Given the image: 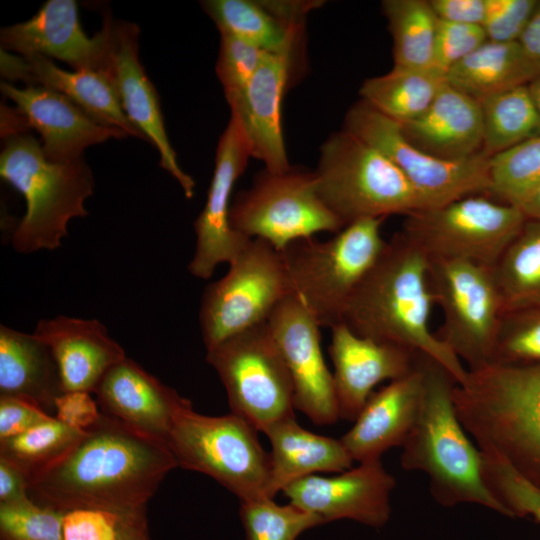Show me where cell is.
<instances>
[{"label":"cell","mask_w":540,"mask_h":540,"mask_svg":"<svg viewBox=\"0 0 540 540\" xmlns=\"http://www.w3.org/2000/svg\"><path fill=\"white\" fill-rule=\"evenodd\" d=\"M290 294L281 253L264 240L252 239L228 272L204 290L199 321L206 351L266 322Z\"/></svg>","instance_id":"cell-12"},{"label":"cell","mask_w":540,"mask_h":540,"mask_svg":"<svg viewBox=\"0 0 540 540\" xmlns=\"http://www.w3.org/2000/svg\"><path fill=\"white\" fill-rule=\"evenodd\" d=\"M537 4V0H485L482 27L487 40L518 42Z\"/></svg>","instance_id":"cell-43"},{"label":"cell","mask_w":540,"mask_h":540,"mask_svg":"<svg viewBox=\"0 0 540 540\" xmlns=\"http://www.w3.org/2000/svg\"><path fill=\"white\" fill-rule=\"evenodd\" d=\"M84 434L55 417L21 434L0 440V458L30 478L59 459Z\"/></svg>","instance_id":"cell-36"},{"label":"cell","mask_w":540,"mask_h":540,"mask_svg":"<svg viewBox=\"0 0 540 540\" xmlns=\"http://www.w3.org/2000/svg\"><path fill=\"white\" fill-rule=\"evenodd\" d=\"M266 53L241 39L220 34L216 74L227 102L239 96L245 89Z\"/></svg>","instance_id":"cell-41"},{"label":"cell","mask_w":540,"mask_h":540,"mask_svg":"<svg viewBox=\"0 0 540 540\" xmlns=\"http://www.w3.org/2000/svg\"><path fill=\"white\" fill-rule=\"evenodd\" d=\"M29 478L14 464L0 458V503L29 500Z\"/></svg>","instance_id":"cell-49"},{"label":"cell","mask_w":540,"mask_h":540,"mask_svg":"<svg viewBox=\"0 0 540 540\" xmlns=\"http://www.w3.org/2000/svg\"><path fill=\"white\" fill-rule=\"evenodd\" d=\"M518 43L529 62L540 75V1H538Z\"/></svg>","instance_id":"cell-50"},{"label":"cell","mask_w":540,"mask_h":540,"mask_svg":"<svg viewBox=\"0 0 540 540\" xmlns=\"http://www.w3.org/2000/svg\"><path fill=\"white\" fill-rule=\"evenodd\" d=\"M492 271L505 313L540 307V221L526 219Z\"/></svg>","instance_id":"cell-33"},{"label":"cell","mask_w":540,"mask_h":540,"mask_svg":"<svg viewBox=\"0 0 540 540\" xmlns=\"http://www.w3.org/2000/svg\"><path fill=\"white\" fill-rule=\"evenodd\" d=\"M63 389L49 347L33 333L0 326V396L25 399L55 417Z\"/></svg>","instance_id":"cell-30"},{"label":"cell","mask_w":540,"mask_h":540,"mask_svg":"<svg viewBox=\"0 0 540 540\" xmlns=\"http://www.w3.org/2000/svg\"><path fill=\"white\" fill-rule=\"evenodd\" d=\"M319 4V1L206 0L202 7L220 34L296 60L305 16Z\"/></svg>","instance_id":"cell-27"},{"label":"cell","mask_w":540,"mask_h":540,"mask_svg":"<svg viewBox=\"0 0 540 540\" xmlns=\"http://www.w3.org/2000/svg\"><path fill=\"white\" fill-rule=\"evenodd\" d=\"M1 47L20 56L55 58L73 70H93L105 74L108 32L89 37L82 29L74 0H49L29 20L5 27L0 32Z\"/></svg>","instance_id":"cell-19"},{"label":"cell","mask_w":540,"mask_h":540,"mask_svg":"<svg viewBox=\"0 0 540 540\" xmlns=\"http://www.w3.org/2000/svg\"><path fill=\"white\" fill-rule=\"evenodd\" d=\"M330 329L328 352L334 366L340 419L354 422L373 388L410 373L416 367L418 354L357 335L343 323Z\"/></svg>","instance_id":"cell-21"},{"label":"cell","mask_w":540,"mask_h":540,"mask_svg":"<svg viewBox=\"0 0 540 540\" xmlns=\"http://www.w3.org/2000/svg\"><path fill=\"white\" fill-rule=\"evenodd\" d=\"M90 394L84 391L62 393L55 401V418L83 431L93 426L100 419L101 411Z\"/></svg>","instance_id":"cell-47"},{"label":"cell","mask_w":540,"mask_h":540,"mask_svg":"<svg viewBox=\"0 0 540 540\" xmlns=\"http://www.w3.org/2000/svg\"><path fill=\"white\" fill-rule=\"evenodd\" d=\"M101 413L166 443L176 414L191 402L126 357L94 391Z\"/></svg>","instance_id":"cell-22"},{"label":"cell","mask_w":540,"mask_h":540,"mask_svg":"<svg viewBox=\"0 0 540 540\" xmlns=\"http://www.w3.org/2000/svg\"><path fill=\"white\" fill-rule=\"evenodd\" d=\"M52 418L25 399L0 396V440L21 434Z\"/></svg>","instance_id":"cell-45"},{"label":"cell","mask_w":540,"mask_h":540,"mask_svg":"<svg viewBox=\"0 0 540 540\" xmlns=\"http://www.w3.org/2000/svg\"><path fill=\"white\" fill-rule=\"evenodd\" d=\"M526 219L520 208L479 194L414 211L405 216L399 233L429 261L493 268Z\"/></svg>","instance_id":"cell-9"},{"label":"cell","mask_w":540,"mask_h":540,"mask_svg":"<svg viewBox=\"0 0 540 540\" xmlns=\"http://www.w3.org/2000/svg\"><path fill=\"white\" fill-rule=\"evenodd\" d=\"M64 513L31 499L0 503L1 534L6 540H63Z\"/></svg>","instance_id":"cell-40"},{"label":"cell","mask_w":540,"mask_h":540,"mask_svg":"<svg viewBox=\"0 0 540 540\" xmlns=\"http://www.w3.org/2000/svg\"><path fill=\"white\" fill-rule=\"evenodd\" d=\"M435 305L442 314L436 335L467 365L480 369L493 362L504 304L492 268L462 260L429 261Z\"/></svg>","instance_id":"cell-11"},{"label":"cell","mask_w":540,"mask_h":540,"mask_svg":"<svg viewBox=\"0 0 540 540\" xmlns=\"http://www.w3.org/2000/svg\"><path fill=\"white\" fill-rule=\"evenodd\" d=\"M540 76L518 42L487 40L452 67L446 82L478 103L508 89L528 85Z\"/></svg>","instance_id":"cell-31"},{"label":"cell","mask_w":540,"mask_h":540,"mask_svg":"<svg viewBox=\"0 0 540 540\" xmlns=\"http://www.w3.org/2000/svg\"><path fill=\"white\" fill-rule=\"evenodd\" d=\"M230 223L243 236L264 240L279 252L298 239L345 227L319 197L314 172L293 168L257 175L234 199Z\"/></svg>","instance_id":"cell-13"},{"label":"cell","mask_w":540,"mask_h":540,"mask_svg":"<svg viewBox=\"0 0 540 540\" xmlns=\"http://www.w3.org/2000/svg\"><path fill=\"white\" fill-rule=\"evenodd\" d=\"M226 390L230 412L265 433L295 417L289 371L267 321L206 351Z\"/></svg>","instance_id":"cell-10"},{"label":"cell","mask_w":540,"mask_h":540,"mask_svg":"<svg viewBox=\"0 0 540 540\" xmlns=\"http://www.w3.org/2000/svg\"><path fill=\"white\" fill-rule=\"evenodd\" d=\"M492 363L540 364V307L504 314Z\"/></svg>","instance_id":"cell-39"},{"label":"cell","mask_w":540,"mask_h":540,"mask_svg":"<svg viewBox=\"0 0 540 540\" xmlns=\"http://www.w3.org/2000/svg\"><path fill=\"white\" fill-rule=\"evenodd\" d=\"M499 495L514 517L531 516L540 523V486L514 471L502 480Z\"/></svg>","instance_id":"cell-46"},{"label":"cell","mask_w":540,"mask_h":540,"mask_svg":"<svg viewBox=\"0 0 540 540\" xmlns=\"http://www.w3.org/2000/svg\"><path fill=\"white\" fill-rule=\"evenodd\" d=\"M33 334L49 347L63 392L94 393L106 372L126 358L122 346L97 319L64 315L41 319Z\"/></svg>","instance_id":"cell-23"},{"label":"cell","mask_w":540,"mask_h":540,"mask_svg":"<svg viewBox=\"0 0 540 540\" xmlns=\"http://www.w3.org/2000/svg\"><path fill=\"white\" fill-rule=\"evenodd\" d=\"M489 192L519 208L540 184V134L489 157Z\"/></svg>","instance_id":"cell-37"},{"label":"cell","mask_w":540,"mask_h":540,"mask_svg":"<svg viewBox=\"0 0 540 540\" xmlns=\"http://www.w3.org/2000/svg\"><path fill=\"white\" fill-rule=\"evenodd\" d=\"M343 129L376 148L403 173L422 209L489 192V156L484 151L458 161L434 157L409 142L399 124L362 100L349 108Z\"/></svg>","instance_id":"cell-14"},{"label":"cell","mask_w":540,"mask_h":540,"mask_svg":"<svg viewBox=\"0 0 540 540\" xmlns=\"http://www.w3.org/2000/svg\"><path fill=\"white\" fill-rule=\"evenodd\" d=\"M445 84V75L436 70L394 65L388 73L366 79L359 93L362 101L403 125L423 114Z\"/></svg>","instance_id":"cell-32"},{"label":"cell","mask_w":540,"mask_h":540,"mask_svg":"<svg viewBox=\"0 0 540 540\" xmlns=\"http://www.w3.org/2000/svg\"><path fill=\"white\" fill-rule=\"evenodd\" d=\"M120 518L98 509L67 511L63 516V540H117Z\"/></svg>","instance_id":"cell-44"},{"label":"cell","mask_w":540,"mask_h":540,"mask_svg":"<svg viewBox=\"0 0 540 540\" xmlns=\"http://www.w3.org/2000/svg\"><path fill=\"white\" fill-rule=\"evenodd\" d=\"M487 41L482 26L446 22L438 19L434 69L446 73Z\"/></svg>","instance_id":"cell-42"},{"label":"cell","mask_w":540,"mask_h":540,"mask_svg":"<svg viewBox=\"0 0 540 540\" xmlns=\"http://www.w3.org/2000/svg\"><path fill=\"white\" fill-rule=\"evenodd\" d=\"M1 74L10 81L54 90L100 123L117 128L127 136L146 140L126 116L112 83L102 72L67 71L44 56L23 57L1 50Z\"/></svg>","instance_id":"cell-26"},{"label":"cell","mask_w":540,"mask_h":540,"mask_svg":"<svg viewBox=\"0 0 540 540\" xmlns=\"http://www.w3.org/2000/svg\"><path fill=\"white\" fill-rule=\"evenodd\" d=\"M108 32L105 75L112 83L123 111L130 122L158 150L160 165L181 186L186 198H192L195 181L178 164L164 124L156 89L139 59V27L131 22L103 20Z\"/></svg>","instance_id":"cell-17"},{"label":"cell","mask_w":540,"mask_h":540,"mask_svg":"<svg viewBox=\"0 0 540 540\" xmlns=\"http://www.w3.org/2000/svg\"><path fill=\"white\" fill-rule=\"evenodd\" d=\"M250 157L251 146L243 122L231 112L218 142L204 208L194 222L196 244L188 270L196 278L211 277L219 264L233 262L252 240L235 231L230 223L233 187Z\"/></svg>","instance_id":"cell-16"},{"label":"cell","mask_w":540,"mask_h":540,"mask_svg":"<svg viewBox=\"0 0 540 540\" xmlns=\"http://www.w3.org/2000/svg\"><path fill=\"white\" fill-rule=\"evenodd\" d=\"M395 485V478L381 460H374L337 476L305 477L282 493L290 503L318 516L323 523L349 519L378 528L390 518Z\"/></svg>","instance_id":"cell-18"},{"label":"cell","mask_w":540,"mask_h":540,"mask_svg":"<svg viewBox=\"0 0 540 540\" xmlns=\"http://www.w3.org/2000/svg\"><path fill=\"white\" fill-rule=\"evenodd\" d=\"M176 467L165 442L101 413L59 459L30 478L29 497L62 512L98 509L122 518L145 510Z\"/></svg>","instance_id":"cell-1"},{"label":"cell","mask_w":540,"mask_h":540,"mask_svg":"<svg viewBox=\"0 0 540 540\" xmlns=\"http://www.w3.org/2000/svg\"><path fill=\"white\" fill-rule=\"evenodd\" d=\"M257 433L231 412L208 416L189 404L176 414L166 444L178 467L208 475L243 501L268 497L270 454Z\"/></svg>","instance_id":"cell-8"},{"label":"cell","mask_w":540,"mask_h":540,"mask_svg":"<svg viewBox=\"0 0 540 540\" xmlns=\"http://www.w3.org/2000/svg\"><path fill=\"white\" fill-rule=\"evenodd\" d=\"M314 175L319 197L344 226L422 209L403 173L380 151L345 129L332 133L323 143Z\"/></svg>","instance_id":"cell-7"},{"label":"cell","mask_w":540,"mask_h":540,"mask_svg":"<svg viewBox=\"0 0 540 540\" xmlns=\"http://www.w3.org/2000/svg\"><path fill=\"white\" fill-rule=\"evenodd\" d=\"M384 218H364L320 241L298 239L280 251L291 294L314 314L321 327L341 322L348 300L380 257L386 240Z\"/></svg>","instance_id":"cell-6"},{"label":"cell","mask_w":540,"mask_h":540,"mask_svg":"<svg viewBox=\"0 0 540 540\" xmlns=\"http://www.w3.org/2000/svg\"><path fill=\"white\" fill-rule=\"evenodd\" d=\"M434 305L429 259L397 232L348 300L340 323L357 335L426 355L463 383L467 368L430 329Z\"/></svg>","instance_id":"cell-2"},{"label":"cell","mask_w":540,"mask_h":540,"mask_svg":"<svg viewBox=\"0 0 540 540\" xmlns=\"http://www.w3.org/2000/svg\"><path fill=\"white\" fill-rule=\"evenodd\" d=\"M423 386L413 427L400 462L407 471L424 472L434 499L443 506L482 505L509 516L488 489L482 473V454L467 436L453 402L457 384L434 359L419 354Z\"/></svg>","instance_id":"cell-3"},{"label":"cell","mask_w":540,"mask_h":540,"mask_svg":"<svg viewBox=\"0 0 540 540\" xmlns=\"http://www.w3.org/2000/svg\"><path fill=\"white\" fill-rule=\"evenodd\" d=\"M0 175L26 201V212L11 237L18 253L59 248L69 221L88 214L85 202L94 192V179L83 157L50 161L32 135L15 133L5 138Z\"/></svg>","instance_id":"cell-5"},{"label":"cell","mask_w":540,"mask_h":540,"mask_svg":"<svg viewBox=\"0 0 540 540\" xmlns=\"http://www.w3.org/2000/svg\"><path fill=\"white\" fill-rule=\"evenodd\" d=\"M527 219L540 221V184L519 206Z\"/></svg>","instance_id":"cell-52"},{"label":"cell","mask_w":540,"mask_h":540,"mask_svg":"<svg viewBox=\"0 0 540 540\" xmlns=\"http://www.w3.org/2000/svg\"><path fill=\"white\" fill-rule=\"evenodd\" d=\"M439 20L482 26L485 0H429Z\"/></svg>","instance_id":"cell-48"},{"label":"cell","mask_w":540,"mask_h":540,"mask_svg":"<svg viewBox=\"0 0 540 540\" xmlns=\"http://www.w3.org/2000/svg\"><path fill=\"white\" fill-rule=\"evenodd\" d=\"M480 106L483 151L489 157L540 134V113L528 85L495 94Z\"/></svg>","instance_id":"cell-35"},{"label":"cell","mask_w":540,"mask_h":540,"mask_svg":"<svg viewBox=\"0 0 540 540\" xmlns=\"http://www.w3.org/2000/svg\"><path fill=\"white\" fill-rule=\"evenodd\" d=\"M271 444L267 496L273 498L290 484L317 473H342L354 460L341 439L310 432L295 417L277 422L264 433Z\"/></svg>","instance_id":"cell-29"},{"label":"cell","mask_w":540,"mask_h":540,"mask_svg":"<svg viewBox=\"0 0 540 540\" xmlns=\"http://www.w3.org/2000/svg\"><path fill=\"white\" fill-rule=\"evenodd\" d=\"M144 511L120 518L117 540H147Z\"/></svg>","instance_id":"cell-51"},{"label":"cell","mask_w":540,"mask_h":540,"mask_svg":"<svg viewBox=\"0 0 540 540\" xmlns=\"http://www.w3.org/2000/svg\"><path fill=\"white\" fill-rule=\"evenodd\" d=\"M528 89L535 106L540 113V76L536 77L528 84Z\"/></svg>","instance_id":"cell-53"},{"label":"cell","mask_w":540,"mask_h":540,"mask_svg":"<svg viewBox=\"0 0 540 540\" xmlns=\"http://www.w3.org/2000/svg\"><path fill=\"white\" fill-rule=\"evenodd\" d=\"M422 386L417 356L410 373L370 395L353 426L340 438L354 461L381 460L389 449L403 446L417 417Z\"/></svg>","instance_id":"cell-25"},{"label":"cell","mask_w":540,"mask_h":540,"mask_svg":"<svg viewBox=\"0 0 540 540\" xmlns=\"http://www.w3.org/2000/svg\"><path fill=\"white\" fill-rule=\"evenodd\" d=\"M382 10L393 39L394 65L435 70L434 49L438 18L430 2L385 0L382 2Z\"/></svg>","instance_id":"cell-34"},{"label":"cell","mask_w":540,"mask_h":540,"mask_svg":"<svg viewBox=\"0 0 540 540\" xmlns=\"http://www.w3.org/2000/svg\"><path fill=\"white\" fill-rule=\"evenodd\" d=\"M239 515L246 540H298L305 531L324 524L313 513L269 497L240 501Z\"/></svg>","instance_id":"cell-38"},{"label":"cell","mask_w":540,"mask_h":540,"mask_svg":"<svg viewBox=\"0 0 540 540\" xmlns=\"http://www.w3.org/2000/svg\"><path fill=\"white\" fill-rule=\"evenodd\" d=\"M453 402L481 451L499 455L540 486V364L468 370Z\"/></svg>","instance_id":"cell-4"},{"label":"cell","mask_w":540,"mask_h":540,"mask_svg":"<svg viewBox=\"0 0 540 540\" xmlns=\"http://www.w3.org/2000/svg\"><path fill=\"white\" fill-rule=\"evenodd\" d=\"M268 328L289 371L295 410L319 426L340 419L333 373L321 348L318 320L294 294L286 296L267 319Z\"/></svg>","instance_id":"cell-15"},{"label":"cell","mask_w":540,"mask_h":540,"mask_svg":"<svg viewBox=\"0 0 540 540\" xmlns=\"http://www.w3.org/2000/svg\"><path fill=\"white\" fill-rule=\"evenodd\" d=\"M0 88L15 103L25 124L41 135L43 153L50 161H72L83 157L89 146L128 137L123 131L95 120L54 90L39 85L19 88L7 81H2Z\"/></svg>","instance_id":"cell-20"},{"label":"cell","mask_w":540,"mask_h":540,"mask_svg":"<svg viewBox=\"0 0 540 540\" xmlns=\"http://www.w3.org/2000/svg\"><path fill=\"white\" fill-rule=\"evenodd\" d=\"M406 139L445 160H465L483 152L480 103L447 82L418 118L399 125Z\"/></svg>","instance_id":"cell-28"},{"label":"cell","mask_w":540,"mask_h":540,"mask_svg":"<svg viewBox=\"0 0 540 540\" xmlns=\"http://www.w3.org/2000/svg\"><path fill=\"white\" fill-rule=\"evenodd\" d=\"M294 64L288 55L267 52L245 89L228 102L243 122L252 157L273 173L291 169L282 134L281 101Z\"/></svg>","instance_id":"cell-24"}]
</instances>
